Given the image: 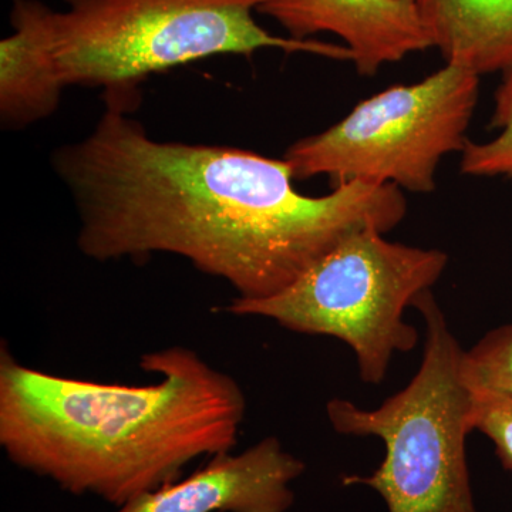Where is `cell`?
<instances>
[{
  "mask_svg": "<svg viewBox=\"0 0 512 512\" xmlns=\"http://www.w3.org/2000/svg\"><path fill=\"white\" fill-rule=\"evenodd\" d=\"M256 12L275 19L293 39L339 36L362 76L433 47L413 0H268Z\"/></svg>",
  "mask_w": 512,
  "mask_h": 512,
  "instance_id": "obj_8",
  "label": "cell"
},
{
  "mask_svg": "<svg viewBox=\"0 0 512 512\" xmlns=\"http://www.w3.org/2000/svg\"><path fill=\"white\" fill-rule=\"evenodd\" d=\"M480 76L447 64L414 84L360 101L328 130L286 150L295 180L326 175L333 184L396 185L429 194L441 158L461 153L473 119Z\"/></svg>",
  "mask_w": 512,
  "mask_h": 512,
  "instance_id": "obj_6",
  "label": "cell"
},
{
  "mask_svg": "<svg viewBox=\"0 0 512 512\" xmlns=\"http://www.w3.org/2000/svg\"><path fill=\"white\" fill-rule=\"evenodd\" d=\"M461 372L476 393H493L512 399V325L490 330L466 350Z\"/></svg>",
  "mask_w": 512,
  "mask_h": 512,
  "instance_id": "obj_11",
  "label": "cell"
},
{
  "mask_svg": "<svg viewBox=\"0 0 512 512\" xmlns=\"http://www.w3.org/2000/svg\"><path fill=\"white\" fill-rule=\"evenodd\" d=\"M491 127L501 128L500 136L483 144L468 140L461 151V173L473 177L505 175L512 178V64L504 70L503 84L495 94Z\"/></svg>",
  "mask_w": 512,
  "mask_h": 512,
  "instance_id": "obj_12",
  "label": "cell"
},
{
  "mask_svg": "<svg viewBox=\"0 0 512 512\" xmlns=\"http://www.w3.org/2000/svg\"><path fill=\"white\" fill-rule=\"evenodd\" d=\"M144 386L52 375L0 352V447L15 466L117 508L232 451L247 413L234 377L194 350L141 356Z\"/></svg>",
  "mask_w": 512,
  "mask_h": 512,
  "instance_id": "obj_2",
  "label": "cell"
},
{
  "mask_svg": "<svg viewBox=\"0 0 512 512\" xmlns=\"http://www.w3.org/2000/svg\"><path fill=\"white\" fill-rule=\"evenodd\" d=\"M268 0H64L50 16L64 86L101 87L107 107L128 111L151 74L256 50L352 60L348 46L275 36L256 23Z\"/></svg>",
  "mask_w": 512,
  "mask_h": 512,
  "instance_id": "obj_3",
  "label": "cell"
},
{
  "mask_svg": "<svg viewBox=\"0 0 512 512\" xmlns=\"http://www.w3.org/2000/svg\"><path fill=\"white\" fill-rule=\"evenodd\" d=\"M413 308L423 318L426 342L412 382L377 409L345 399L326 404L339 434L379 437L386 448L375 473L345 477L343 485L372 488L389 512H480L467 464L474 392L461 372L464 350L431 291Z\"/></svg>",
  "mask_w": 512,
  "mask_h": 512,
  "instance_id": "obj_4",
  "label": "cell"
},
{
  "mask_svg": "<svg viewBox=\"0 0 512 512\" xmlns=\"http://www.w3.org/2000/svg\"><path fill=\"white\" fill-rule=\"evenodd\" d=\"M305 463L266 437L239 454L212 456L184 480L173 481L124 504L116 512H288L291 488Z\"/></svg>",
  "mask_w": 512,
  "mask_h": 512,
  "instance_id": "obj_7",
  "label": "cell"
},
{
  "mask_svg": "<svg viewBox=\"0 0 512 512\" xmlns=\"http://www.w3.org/2000/svg\"><path fill=\"white\" fill-rule=\"evenodd\" d=\"M447 64L481 76L512 64V0H413Z\"/></svg>",
  "mask_w": 512,
  "mask_h": 512,
  "instance_id": "obj_10",
  "label": "cell"
},
{
  "mask_svg": "<svg viewBox=\"0 0 512 512\" xmlns=\"http://www.w3.org/2000/svg\"><path fill=\"white\" fill-rule=\"evenodd\" d=\"M447 262L439 249L387 241L384 232L366 228L340 241L285 291L234 298L224 311L342 340L355 353L360 379L380 384L394 353L412 352L419 343L404 312L439 281Z\"/></svg>",
  "mask_w": 512,
  "mask_h": 512,
  "instance_id": "obj_5",
  "label": "cell"
},
{
  "mask_svg": "<svg viewBox=\"0 0 512 512\" xmlns=\"http://www.w3.org/2000/svg\"><path fill=\"white\" fill-rule=\"evenodd\" d=\"M40 0H12V35L0 42V120L19 130L52 116L64 86L52 52L50 16Z\"/></svg>",
  "mask_w": 512,
  "mask_h": 512,
  "instance_id": "obj_9",
  "label": "cell"
},
{
  "mask_svg": "<svg viewBox=\"0 0 512 512\" xmlns=\"http://www.w3.org/2000/svg\"><path fill=\"white\" fill-rule=\"evenodd\" d=\"M473 431L493 441L501 466L512 471V399L493 393L474 392Z\"/></svg>",
  "mask_w": 512,
  "mask_h": 512,
  "instance_id": "obj_13",
  "label": "cell"
},
{
  "mask_svg": "<svg viewBox=\"0 0 512 512\" xmlns=\"http://www.w3.org/2000/svg\"><path fill=\"white\" fill-rule=\"evenodd\" d=\"M52 164L76 205L84 255L181 256L239 299L285 291L349 235L387 234L407 214L396 185L353 181L308 197L285 158L156 140L107 106L92 133L57 148Z\"/></svg>",
  "mask_w": 512,
  "mask_h": 512,
  "instance_id": "obj_1",
  "label": "cell"
}]
</instances>
